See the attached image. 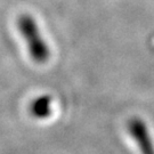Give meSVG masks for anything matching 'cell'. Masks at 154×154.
I'll list each match as a JSON object with an SVG mask.
<instances>
[{
	"mask_svg": "<svg viewBox=\"0 0 154 154\" xmlns=\"http://www.w3.org/2000/svg\"><path fill=\"white\" fill-rule=\"evenodd\" d=\"M17 26L24 42L26 44L31 60L37 64H45L49 61V46L41 35L35 20L29 14H22L17 20Z\"/></svg>",
	"mask_w": 154,
	"mask_h": 154,
	"instance_id": "6da1fadb",
	"label": "cell"
},
{
	"mask_svg": "<svg viewBox=\"0 0 154 154\" xmlns=\"http://www.w3.org/2000/svg\"><path fill=\"white\" fill-rule=\"evenodd\" d=\"M128 131L137 144L140 154H154V143L143 120L139 118H131L128 122Z\"/></svg>",
	"mask_w": 154,
	"mask_h": 154,
	"instance_id": "7a4b0ae2",
	"label": "cell"
},
{
	"mask_svg": "<svg viewBox=\"0 0 154 154\" xmlns=\"http://www.w3.org/2000/svg\"><path fill=\"white\" fill-rule=\"evenodd\" d=\"M51 98L47 95L39 96L30 104V113L35 119H46L51 114Z\"/></svg>",
	"mask_w": 154,
	"mask_h": 154,
	"instance_id": "3957f363",
	"label": "cell"
}]
</instances>
